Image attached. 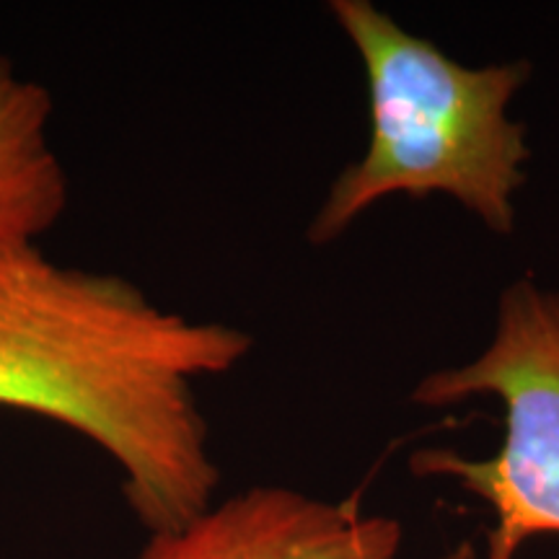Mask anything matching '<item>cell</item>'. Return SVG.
Wrapping results in <instances>:
<instances>
[{
  "mask_svg": "<svg viewBox=\"0 0 559 559\" xmlns=\"http://www.w3.org/2000/svg\"><path fill=\"white\" fill-rule=\"evenodd\" d=\"M251 347L239 326L164 309L115 272L60 264L39 243L0 249V407L107 453L148 534L215 502L221 469L194 381L228 373Z\"/></svg>",
  "mask_w": 559,
  "mask_h": 559,
  "instance_id": "1",
  "label": "cell"
},
{
  "mask_svg": "<svg viewBox=\"0 0 559 559\" xmlns=\"http://www.w3.org/2000/svg\"><path fill=\"white\" fill-rule=\"evenodd\" d=\"M368 83V148L332 181L306 239L337 241L366 210L394 194H445L492 234L515 228V194L531 158L526 124L508 107L528 62L464 66L370 0H332Z\"/></svg>",
  "mask_w": 559,
  "mask_h": 559,
  "instance_id": "2",
  "label": "cell"
},
{
  "mask_svg": "<svg viewBox=\"0 0 559 559\" xmlns=\"http://www.w3.org/2000/svg\"><path fill=\"white\" fill-rule=\"evenodd\" d=\"M502 404V445L489 459L419 449L409 466L487 502L495 526L487 559H513L534 536H559V290L519 277L502 288L492 337L461 366L438 368L412 389L417 407L472 400Z\"/></svg>",
  "mask_w": 559,
  "mask_h": 559,
  "instance_id": "3",
  "label": "cell"
},
{
  "mask_svg": "<svg viewBox=\"0 0 559 559\" xmlns=\"http://www.w3.org/2000/svg\"><path fill=\"white\" fill-rule=\"evenodd\" d=\"M402 542L400 521L360 513L353 500L257 485L148 534L138 559H400Z\"/></svg>",
  "mask_w": 559,
  "mask_h": 559,
  "instance_id": "4",
  "label": "cell"
},
{
  "mask_svg": "<svg viewBox=\"0 0 559 559\" xmlns=\"http://www.w3.org/2000/svg\"><path fill=\"white\" fill-rule=\"evenodd\" d=\"M50 122V91L0 52V249L39 243L68 207V174Z\"/></svg>",
  "mask_w": 559,
  "mask_h": 559,
  "instance_id": "5",
  "label": "cell"
},
{
  "mask_svg": "<svg viewBox=\"0 0 559 559\" xmlns=\"http://www.w3.org/2000/svg\"><path fill=\"white\" fill-rule=\"evenodd\" d=\"M440 559H474V549H472L469 542H464V544H459L456 549H451L449 555H443Z\"/></svg>",
  "mask_w": 559,
  "mask_h": 559,
  "instance_id": "6",
  "label": "cell"
}]
</instances>
